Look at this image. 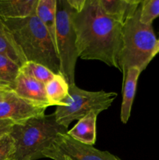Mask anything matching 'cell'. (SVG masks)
Returning <instances> with one entry per match:
<instances>
[{"label": "cell", "mask_w": 159, "mask_h": 160, "mask_svg": "<svg viewBox=\"0 0 159 160\" xmlns=\"http://www.w3.org/2000/svg\"><path fill=\"white\" fill-rule=\"evenodd\" d=\"M103 12L118 23L124 24L140 6V0H98Z\"/></svg>", "instance_id": "30bf717a"}, {"label": "cell", "mask_w": 159, "mask_h": 160, "mask_svg": "<svg viewBox=\"0 0 159 160\" xmlns=\"http://www.w3.org/2000/svg\"><path fill=\"white\" fill-rule=\"evenodd\" d=\"M56 14L57 0H38L36 15L50 34L53 43L55 45Z\"/></svg>", "instance_id": "9a60e30c"}, {"label": "cell", "mask_w": 159, "mask_h": 160, "mask_svg": "<svg viewBox=\"0 0 159 160\" xmlns=\"http://www.w3.org/2000/svg\"><path fill=\"white\" fill-rule=\"evenodd\" d=\"M73 10L66 0H57L56 14V51L60 64L61 74L68 84H75V68L79 57L76 35L72 22Z\"/></svg>", "instance_id": "8992f818"}, {"label": "cell", "mask_w": 159, "mask_h": 160, "mask_svg": "<svg viewBox=\"0 0 159 160\" xmlns=\"http://www.w3.org/2000/svg\"><path fill=\"white\" fill-rule=\"evenodd\" d=\"M13 92L17 96L29 102L45 108L49 106L45 92V84L21 72L17 78Z\"/></svg>", "instance_id": "9c48e42d"}, {"label": "cell", "mask_w": 159, "mask_h": 160, "mask_svg": "<svg viewBox=\"0 0 159 160\" xmlns=\"http://www.w3.org/2000/svg\"><path fill=\"white\" fill-rule=\"evenodd\" d=\"M70 84L61 73L55 74L45 84V92L49 106H59L63 104L69 95Z\"/></svg>", "instance_id": "e0dca14e"}, {"label": "cell", "mask_w": 159, "mask_h": 160, "mask_svg": "<svg viewBox=\"0 0 159 160\" xmlns=\"http://www.w3.org/2000/svg\"><path fill=\"white\" fill-rule=\"evenodd\" d=\"M20 72L44 84H46L55 74L45 66L31 61L26 62L20 67Z\"/></svg>", "instance_id": "ac0fdd59"}, {"label": "cell", "mask_w": 159, "mask_h": 160, "mask_svg": "<svg viewBox=\"0 0 159 160\" xmlns=\"http://www.w3.org/2000/svg\"><path fill=\"white\" fill-rule=\"evenodd\" d=\"M3 21L12 33L26 62H37L55 74L61 73L55 45L36 14L26 18Z\"/></svg>", "instance_id": "7a4b0ae2"}, {"label": "cell", "mask_w": 159, "mask_h": 160, "mask_svg": "<svg viewBox=\"0 0 159 160\" xmlns=\"http://www.w3.org/2000/svg\"><path fill=\"white\" fill-rule=\"evenodd\" d=\"M14 123L10 120H0V138L10 133Z\"/></svg>", "instance_id": "7402d4cb"}, {"label": "cell", "mask_w": 159, "mask_h": 160, "mask_svg": "<svg viewBox=\"0 0 159 160\" xmlns=\"http://www.w3.org/2000/svg\"><path fill=\"white\" fill-rule=\"evenodd\" d=\"M6 93H5V92H0V101H2V100L3 98H4V97H5V95H6Z\"/></svg>", "instance_id": "cb8c5ba5"}, {"label": "cell", "mask_w": 159, "mask_h": 160, "mask_svg": "<svg viewBox=\"0 0 159 160\" xmlns=\"http://www.w3.org/2000/svg\"><path fill=\"white\" fill-rule=\"evenodd\" d=\"M116 97L115 92H90L80 88L76 84H70L68 97L54 112L56 121L68 128L72 122L80 120L90 112L100 113L108 109Z\"/></svg>", "instance_id": "5b68a950"}, {"label": "cell", "mask_w": 159, "mask_h": 160, "mask_svg": "<svg viewBox=\"0 0 159 160\" xmlns=\"http://www.w3.org/2000/svg\"><path fill=\"white\" fill-rule=\"evenodd\" d=\"M98 114L99 113L96 112H92L80 119L78 123L68 131L69 135L78 142L93 146L97 138L96 123Z\"/></svg>", "instance_id": "4fadbf2b"}, {"label": "cell", "mask_w": 159, "mask_h": 160, "mask_svg": "<svg viewBox=\"0 0 159 160\" xmlns=\"http://www.w3.org/2000/svg\"><path fill=\"white\" fill-rule=\"evenodd\" d=\"M16 148L10 134L0 138V160H15Z\"/></svg>", "instance_id": "ffe728a7"}, {"label": "cell", "mask_w": 159, "mask_h": 160, "mask_svg": "<svg viewBox=\"0 0 159 160\" xmlns=\"http://www.w3.org/2000/svg\"><path fill=\"white\" fill-rule=\"evenodd\" d=\"M68 131V128L57 123L54 112L14 123L9 134L15 143V160L43 158V152L49 148L56 136Z\"/></svg>", "instance_id": "3957f363"}, {"label": "cell", "mask_w": 159, "mask_h": 160, "mask_svg": "<svg viewBox=\"0 0 159 160\" xmlns=\"http://www.w3.org/2000/svg\"><path fill=\"white\" fill-rule=\"evenodd\" d=\"M72 22L79 57L100 60L120 70L118 56L123 25L106 15L98 0H87L80 12L73 11Z\"/></svg>", "instance_id": "6da1fadb"}, {"label": "cell", "mask_w": 159, "mask_h": 160, "mask_svg": "<svg viewBox=\"0 0 159 160\" xmlns=\"http://www.w3.org/2000/svg\"><path fill=\"white\" fill-rule=\"evenodd\" d=\"M20 67L7 56L0 54V92H13Z\"/></svg>", "instance_id": "2e32d148"}, {"label": "cell", "mask_w": 159, "mask_h": 160, "mask_svg": "<svg viewBox=\"0 0 159 160\" xmlns=\"http://www.w3.org/2000/svg\"><path fill=\"white\" fill-rule=\"evenodd\" d=\"M0 54L7 56L20 67L26 62L12 33L0 18Z\"/></svg>", "instance_id": "5bb4252c"}, {"label": "cell", "mask_w": 159, "mask_h": 160, "mask_svg": "<svg viewBox=\"0 0 159 160\" xmlns=\"http://www.w3.org/2000/svg\"><path fill=\"white\" fill-rule=\"evenodd\" d=\"M141 72L137 67H131L123 76V101L120 112V119L123 123H127L130 117L131 109L137 92V82Z\"/></svg>", "instance_id": "8fae6325"}, {"label": "cell", "mask_w": 159, "mask_h": 160, "mask_svg": "<svg viewBox=\"0 0 159 160\" xmlns=\"http://www.w3.org/2000/svg\"><path fill=\"white\" fill-rule=\"evenodd\" d=\"M43 158L53 160H118L119 158L107 151H101L92 145L80 142L69 135L62 133L56 136L49 148L43 152Z\"/></svg>", "instance_id": "52a82bcc"}, {"label": "cell", "mask_w": 159, "mask_h": 160, "mask_svg": "<svg viewBox=\"0 0 159 160\" xmlns=\"http://www.w3.org/2000/svg\"><path fill=\"white\" fill-rule=\"evenodd\" d=\"M118 160H121V159H118Z\"/></svg>", "instance_id": "484cf974"}, {"label": "cell", "mask_w": 159, "mask_h": 160, "mask_svg": "<svg viewBox=\"0 0 159 160\" xmlns=\"http://www.w3.org/2000/svg\"><path fill=\"white\" fill-rule=\"evenodd\" d=\"M64 160H70V159H66V158H65V159H64Z\"/></svg>", "instance_id": "d4e9b609"}, {"label": "cell", "mask_w": 159, "mask_h": 160, "mask_svg": "<svg viewBox=\"0 0 159 160\" xmlns=\"http://www.w3.org/2000/svg\"><path fill=\"white\" fill-rule=\"evenodd\" d=\"M87 0H66L67 4L75 12H79L84 9Z\"/></svg>", "instance_id": "44dd1931"}, {"label": "cell", "mask_w": 159, "mask_h": 160, "mask_svg": "<svg viewBox=\"0 0 159 160\" xmlns=\"http://www.w3.org/2000/svg\"><path fill=\"white\" fill-rule=\"evenodd\" d=\"M159 53V39H157V44H156V47L155 49H154V56L155 57L157 54Z\"/></svg>", "instance_id": "603a6c76"}, {"label": "cell", "mask_w": 159, "mask_h": 160, "mask_svg": "<svg viewBox=\"0 0 159 160\" xmlns=\"http://www.w3.org/2000/svg\"><path fill=\"white\" fill-rule=\"evenodd\" d=\"M38 0H0V18L17 20L36 14Z\"/></svg>", "instance_id": "7c38bea8"}, {"label": "cell", "mask_w": 159, "mask_h": 160, "mask_svg": "<svg viewBox=\"0 0 159 160\" xmlns=\"http://www.w3.org/2000/svg\"><path fill=\"white\" fill-rule=\"evenodd\" d=\"M140 21L146 25H152L159 17V0H143L140 5Z\"/></svg>", "instance_id": "d6986e66"}, {"label": "cell", "mask_w": 159, "mask_h": 160, "mask_svg": "<svg viewBox=\"0 0 159 160\" xmlns=\"http://www.w3.org/2000/svg\"><path fill=\"white\" fill-rule=\"evenodd\" d=\"M46 109L20 98L14 92H8L0 101V120L20 123L31 117L45 114Z\"/></svg>", "instance_id": "ba28073f"}, {"label": "cell", "mask_w": 159, "mask_h": 160, "mask_svg": "<svg viewBox=\"0 0 159 160\" xmlns=\"http://www.w3.org/2000/svg\"><path fill=\"white\" fill-rule=\"evenodd\" d=\"M157 41L152 25L143 24L140 21L138 8L133 17L123 24L122 30L118 63L123 76L131 67H137L141 71L146 69L154 58Z\"/></svg>", "instance_id": "277c9868"}]
</instances>
